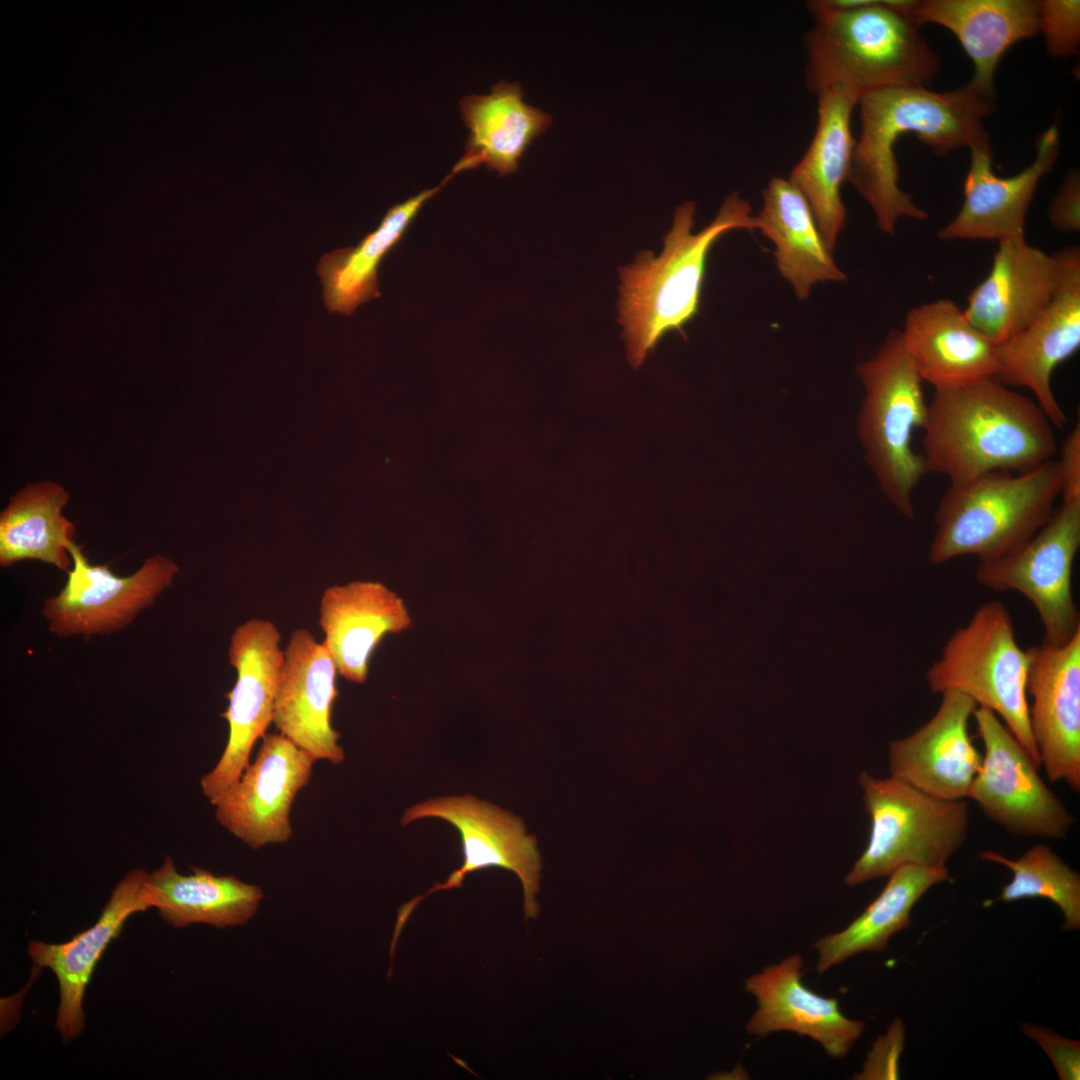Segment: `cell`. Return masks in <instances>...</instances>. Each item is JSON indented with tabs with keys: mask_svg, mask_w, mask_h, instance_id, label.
<instances>
[{
	"mask_svg": "<svg viewBox=\"0 0 1080 1080\" xmlns=\"http://www.w3.org/2000/svg\"><path fill=\"white\" fill-rule=\"evenodd\" d=\"M857 105L861 132L848 181L871 207L879 228L893 235L900 218L928 216L899 186L898 138L913 133L938 156L990 145L984 119L995 110L996 95L971 82L943 92L900 86L864 93Z\"/></svg>",
	"mask_w": 1080,
	"mask_h": 1080,
	"instance_id": "6da1fadb",
	"label": "cell"
},
{
	"mask_svg": "<svg viewBox=\"0 0 1080 1080\" xmlns=\"http://www.w3.org/2000/svg\"><path fill=\"white\" fill-rule=\"evenodd\" d=\"M934 390L922 427L927 472L957 484L1027 472L1055 455L1053 426L1036 401L995 377Z\"/></svg>",
	"mask_w": 1080,
	"mask_h": 1080,
	"instance_id": "7a4b0ae2",
	"label": "cell"
},
{
	"mask_svg": "<svg viewBox=\"0 0 1080 1080\" xmlns=\"http://www.w3.org/2000/svg\"><path fill=\"white\" fill-rule=\"evenodd\" d=\"M815 25L805 36L806 83L813 94L835 84L864 93L925 86L941 64L910 16L888 4L835 9L824 0L807 4Z\"/></svg>",
	"mask_w": 1080,
	"mask_h": 1080,
	"instance_id": "3957f363",
	"label": "cell"
},
{
	"mask_svg": "<svg viewBox=\"0 0 1080 1080\" xmlns=\"http://www.w3.org/2000/svg\"><path fill=\"white\" fill-rule=\"evenodd\" d=\"M694 213L693 202L678 206L661 254L642 252L620 269L618 321L634 367L642 365L664 334L682 331L697 314L707 257L719 237L734 229L756 230L749 202L737 193L727 197L713 221L696 234Z\"/></svg>",
	"mask_w": 1080,
	"mask_h": 1080,
	"instance_id": "277c9868",
	"label": "cell"
},
{
	"mask_svg": "<svg viewBox=\"0 0 1080 1080\" xmlns=\"http://www.w3.org/2000/svg\"><path fill=\"white\" fill-rule=\"evenodd\" d=\"M1061 494L1056 460L1023 473L990 472L950 484L935 513L928 559L941 565L961 556H1002L1035 535Z\"/></svg>",
	"mask_w": 1080,
	"mask_h": 1080,
	"instance_id": "5b68a950",
	"label": "cell"
},
{
	"mask_svg": "<svg viewBox=\"0 0 1080 1080\" xmlns=\"http://www.w3.org/2000/svg\"><path fill=\"white\" fill-rule=\"evenodd\" d=\"M856 372L865 391L857 431L866 461L890 503L914 519L912 495L928 472L911 441L913 431L925 423L928 403L900 332H892Z\"/></svg>",
	"mask_w": 1080,
	"mask_h": 1080,
	"instance_id": "8992f818",
	"label": "cell"
},
{
	"mask_svg": "<svg viewBox=\"0 0 1080 1080\" xmlns=\"http://www.w3.org/2000/svg\"><path fill=\"white\" fill-rule=\"evenodd\" d=\"M1027 669V652L1017 642L1011 615L993 600L949 637L926 681L933 693L956 691L994 712L1040 768L1029 724Z\"/></svg>",
	"mask_w": 1080,
	"mask_h": 1080,
	"instance_id": "52a82bcc",
	"label": "cell"
},
{
	"mask_svg": "<svg viewBox=\"0 0 1080 1080\" xmlns=\"http://www.w3.org/2000/svg\"><path fill=\"white\" fill-rule=\"evenodd\" d=\"M870 817L868 844L845 877L849 886L889 876L904 865L947 868L964 845L969 824L965 799L929 795L890 776H859Z\"/></svg>",
	"mask_w": 1080,
	"mask_h": 1080,
	"instance_id": "ba28073f",
	"label": "cell"
},
{
	"mask_svg": "<svg viewBox=\"0 0 1080 1080\" xmlns=\"http://www.w3.org/2000/svg\"><path fill=\"white\" fill-rule=\"evenodd\" d=\"M1080 547V502H1061L1029 540L997 558L979 561L977 582L997 592L1017 591L1036 609L1043 643L1066 644L1080 631L1072 570Z\"/></svg>",
	"mask_w": 1080,
	"mask_h": 1080,
	"instance_id": "9c48e42d",
	"label": "cell"
},
{
	"mask_svg": "<svg viewBox=\"0 0 1080 1080\" xmlns=\"http://www.w3.org/2000/svg\"><path fill=\"white\" fill-rule=\"evenodd\" d=\"M421 818H440L451 823L459 831L464 861L445 882L435 884L426 893L401 906L393 942L398 941L411 913L423 899L437 891L459 888L468 874L491 867L512 871L519 877L526 920L537 917L541 859L536 839L526 833L521 818L472 795L446 796L418 803L405 811L401 822L407 825Z\"/></svg>",
	"mask_w": 1080,
	"mask_h": 1080,
	"instance_id": "30bf717a",
	"label": "cell"
},
{
	"mask_svg": "<svg viewBox=\"0 0 1080 1080\" xmlns=\"http://www.w3.org/2000/svg\"><path fill=\"white\" fill-rule=\"evenodd\" d=\"M984 755L968 794L1012 835L1062 839L1075 818L1038 773L1039 767L990 709L973 713Z\"/></svg>",
	"mask_w": 1080,
	"mask_h": 1080,
	"instance_id": "8fae6325",
	"label": "cell"
},
{
	"mask_svg": "<svg viewBox=\"0 0 1080 1080\" xmlns=\"http://www.w3.org/2000/svg\"><path fill=\"white\" fill-rule=\"evenodd\" d=\"M281 634L271 621L250 619L230 638L228 661L236 682L225 696L221 714L229 726L224 751L217 764L200 780L209 801L236 782L250 763V754L272 723L275 698L284 658Z\"/></svg>",
	"mask_w": 1080,
	"mask_h": 1080,
	"instance_id": "7c38bea8",
	"label": "cell"
},
{
	"mask_svg": "<svg viewBox=\"0 0 1080 1080\" xmlns=\"http://www.w3.org/2000/svg\"><path fill=\"white\" fill-rule=\"evenodd\" d=\"M72 566L62 590L44 602L49 630L61 637L108 634L129 625L172 585L179 568L155 555L129 576L114 574L107 565H93L76 543L70 548Z\"/></svg>",
	"mask_w": 1080,
	"mask_h": 1080,
	"instance_id": "4fadbf2b",
	"label": "cell"
},
{
	"mask_svg": "<svg viewBox=\"0 0 1080 1080\" xmlns=\"http://www.w3.org/2000/svg\"><path fill=\"white\" fill-rule=\"evenodd\" d=\"M315 759L280 733H266L240 778L210 800L218 823L251 849L286 843L290 811Z\"/></svg>",
	"mask_w": 1080,
	"mask_h": 1080,
	"instance_id": "5bb4252c",
	"label": "cell"
},
{
	"mask_svg": "<svg viewBox=\"0 0 1080 1080\" xmlns=\"http://www.w3.org/2000/svg\"><path fill=\"white\" fill-rule=\"evenodd\" d=\"M1055 254L1057 290L1021 332L999 345L995 378L1008 387L1029 389L1052 426L1062 429L1067 416L1053 393L1051 379L1080 346V250L1073 245Z\"/></svg>",
	"mask_w": 1080,
	"mask_h": 1080,
	"instance_id": "9a60e30c",
	"label": "cell"
},
{
	"mask_svg": "<svg viewBox=\"0 0 1080 1080\" xmlns=\"http://www.w3.org/2000/svg\"><path fill=\"white\" fill-rule=\"evenodd\" d=\"M1028 716L1051 782L1080 791V631L1061 646L1026 648Z\"/></svg>",
	"mask_w": 1080,
	"mask_h": 1080,
	"instance_id": "2e32d148",
	"label": "cell"
},
{
	"mask_svg": "<svg viewBox=\"0 0 1080 1080\" xmlns=\"http://www.w3.org/2000/svg\"><path fill=\"white\" fill-rule=\"evenodd\" d=\"M1035 148L1032 163L1010 177L993 172L991 145L969 148L962 206L938 237L998 242L1024 237L1026 214L1038 184L1058 158L1060 138L1056 125L1037 138Z\"/></svg>",
	"mask_w": 1080,
	"mask_h": 1080,
	"instance_id": "e0dca14e",
	"label": "cell"
},
{
	"mask_svg": "<svg viewBox=\"0 0 1080 1080\" xmlns=\"http://www.w3.org/2000/svg\"><path fill=\"white\" fill-rule=\"evenodd\" d=\"M336 664L304 628L295 629L284 650L273 720L278 733L317 760L340 764V734L331 725L337 697Z\"/></svg>",
	"mask_w": 1080,
	"mask_h": 1080,
	"instance_id": "ac0fdd59",
	"label": "cell"
},
{
	"mask_svg": "<svg viewBox=\"0 0 1080 1080\" xmlns=\"http://www.w3.org/2000/svg\"><path fill=\"white\" fill-rule=\"evenodd\" d=\"M923 726L889 745V770L911 786L938 798H968L982 755L969 735L978 707L970 697L948 691Z\"/></svg>",
	"mask_w": 1080,
	"mask_h": 1080,
	"instance_id": "d6986e66",
	"label": "cell"
},
{
	"mask_svg": "<svg viewBox=\"0 0 1080 1080\" xmlns=\"http://www.w3.org/2000/svg\"><path fill=\"white\" fill-rule=\"evenodd\" d=\"M1059 282L1056 254L1024 237L999 242L987 276L968 296V321L997 345L1021 332L1051 301Z\"/></svg>",
	"mask_w": 1080,
	"mask_h": 1080,
	"instance_id": "ffe728a7",
	"label": "cell"
},
{
	"mask_svg": "<svg viewBox=\"0 0 1080 1080\" xmlns=\"http://www.w3.org/2000/svg\"><path fill=\"white\" fill-rule=\"evenodd\" d=\"M803 960L792 955L745 981L757 1000V1010L746 1025L752 1036L792 1031L818 1042L833 1058L848 1054L863 1034L865 1024L843 1015L837 998L813 992L802 982Z\"/></svg>",
	"mask_w": 1080,
	"mask_h": 1080,
	"instance_id": "44dd1931",
	"label": "cell"
},
{
	"mask_svg": "<svg viewBox=\"0 0 1080 1080\" xmlns=\"http://www.w3.org/2000/svg\"><path fill=\"white\" fill-rule=\"evenodd\" d=\"M147 872L131 870L116 885L98 920L88 929L60 944L31 941L28 953L38 968L55 974L60 992L56 1028L65 1042L77 1037L85 1026L82 1004L97 962L120 934L127 919L149 909L144 897Z\"/></svg>",
	"mask_w": 1080,
	"mask_h": 1080,
	"instance_id": "7402d4cb",
	"label": "cell"
},
{
	"mask_svg": "<svg viewBox=\"0 0 1080 1080\" xmlns=\"http://www.w3.org/2000/svg\"><path fill=\"white\" fill-rule=\"evenodd\" d=\"M816 96V130L788 180L807 201L822 238L833 253L846 219L840 190L850 173L856 142L851 117L860 95L848 86L835 84L820 90Z\"/></svg>",
	"mask_w": 1080,
	"mask_h": 1080,
	"instance_id": "603a6c76",
	"label": "cell"
},
{
	"mask_svg": "<svg viewBox=\"0 0 1080 1080\" xmlns=\"http://www.w3.org/2000/svg\"><path fill=\"white\" fill-rule=\"evenodd\" d=\"M900 335L921 379L934 389L992 378L998 372L999 345L950 299L911 309Z\"/></svg>",
	"mask_w": 1080,
	"mask_h": 1080,
	"instance_id": "cb8c5ba5",
	"label": "cell"
},
{
	"mask_svg": "<svg viewBox=\"0 0 1080 1080\" xmlns=\"http://www.w3.org/2000/svg\"><path fill=\"white\" fill-rule=\"evenodd\" d=\"M411 623L404 601L380 582L332 585L321 596L322 644L338 673L353 683L366 681L370 657L383 637L400 633Z\"/></svg>",
	"mask_w": 1080,
	"mask_h": 1080,
	"instance_id": "d4e9b609",
	"label": "cell"
},
{
	"mask_svg": "<svg viewBox=\"0 0 1080 1080\" xmlns=\"http://www.w3.org/2000/svg\"><path fill=\"white\" fill-rule=\"evenodd\" d=\"M908 15L918 27L937 24L952 32L973 62L970 82L991 95H996L994 76L1005 52L1040 34L1035 0L914 1Z\"/></svg>",
	"mask_w": 1080,
	"mask_h": 1080,
	"instance_id": "484cf974",
	"label": "cell"
},
{
	"mask_svg": "<svg viewBox=\"0 0 1080 1080\" xmlns=\"http://www.w3.org/2000/svg\"><path fill=\"white\" fill-rule=\"evenodd\" d=\"M144 897L175 928L194 923L225 928L253 918L263 891L233 875L219 876L199 867H192L191 874H180L167 856L158 869L147 873Z\"/></svg>",
	"mask_w": 1080,
	"mask_h": 1080,
	"instance_id": "4316f807",
	"label": "cell"
},
{
	"mask_svg": "<svg viewBox=\"0 0 1080 1080\" xmlns=\"http://www.w3.org/2000/svg\"><path fill=\"white\" fill-rule=\"evenodd\" d=\"M762 198V209L754 215L756 229L775 245L776 266L800 300L806 299L818 282L846 279L807 201L789 180L772 177L762 190Z\"/></svg>",
	"mask_w": 1080,
	"mask_h": 1080,
	"instance_id": "83f0119b",
	"label": "cell"
},
{
	"mask_svg": "<svg viewBox=\"0 0 1080 1080\" xmlns=\"http://www.w3.org/2000/svg\"><path fill=\"white\" fill-rule=\"evenodd\" d=\"M459 107L469 130L462 158L470 169L484 164L501 177L518 170L525 150L553 121L523 101L519 83L504 80L488 94L462 98Z\"/></svg>",
	"mask_w": 1080,
	"mask_h": 1080,
	"instance_id": "f1b7e54d",
	"label": "cell"
},
{
	"mask_svg": "<svg viewBox=\"0 0 1080 1080\" xmlns=\"http://www.w3.org/2000/svg\"><path fill=\"white\" fill-rule=\"evenodd\" d=\"M458 174H450L436 187L426 189L390 207L378 227L353 247L324 254L316 272L329 312L350 316L362 303L380 297L378 269L383 259L403 238L424 204Z\"/></svg>",
	"mask_w": 1080,
	"mask_h": 1080,
	"instance_id": "f546056e",
	"label": "cell"
},
{
	"mask_svg": "<svg viewBox=\"0 0 1080 1080\" xmlns=\"http://www.w3.org/2000/svg\"><path fill=\"white\" fill-rule=\"evenodd\" d=\"M68 500L69 493L53 481L28 484L11 496L0 514V565L38 560L67 572L76 533L63 515Z\"/></svg>",
	"mask_w": 1080,
	"mask_h": 1080,
	"instance_id": "4dcf8cb0",
	"label": "cell"
},
{
	"mask_svg": "<svg viewBox=\"0 0 1080 1080\" xmlns=\"http://www.w3.org/2000/svg\"><path fill=\"white\" fill-rule=\"evenodd\" d=\"M949 877L947 868L904 865L893 871L883 890L861 915L844 930L816 942L818 972H825L859 953L885 950L889 939L911 924V910L920 898Z\"/></svg>",
	"mask_w": 1080,
	"mask_h": 1080,
	"instance_id": "1f68e13d",
	"label": "cell"
},
{
	"mask_svg": "<svg viewBox=\"0 0 1080 1080\" xmlns=\"http://www.w3.org/2000/svg\"><path fill=\"white\" fill-rule=\"evenodd\" d=\"M979 856L1007 867L1013 874L1011 881L1002 887L998 901L1047 899L1063 913L1062 930L1080 928V875L1049 846L1034 845L1014 860L991 850L983 851Z\"/></svg>",
	"mask_w": 1080,
	"mask_h": 1080,
	"instance_id": "d6a6232c",
	"label": "cell"
},
{
	"mask_svg": "<svg viewBox=\"0 0 1080 1080\" xmlns=\"http://www.w3.org/2000/svg\"><path fill=\"white\" fill-rule=\"evenodd\" d=\"M1039 3L1040 33L1054 58L1075 55L1080 43V2L1042 0Z\"/></svg>",
	"mask_w": 1080,
	"mask_h": 1080,
	"instance_id": "836d02e7",
	"label": "cell"
},
{
	"mask_svg": "<svg viewBox=\"0 0 1080 1080\" xmlns=\"http://www.w3.org/2000/svg\"><path fill=\"white\" fill-rule=\"evenodd\" d=\"M1021 1030L1037 1042L1051 1060L1059 1079H1080V1042L1065 1038L1047 1028L1031 1023L1021 1024Z\"/></svg>",
	"mask_w": 1080,
	"mask_h": 1080,
	"instance_id": "e575fe53",
	"label": "cell"
},
{
	"mask_svg": "<svg viewBox=\"0 0 1080 1080\" xmlns=\"http://www.w3.org/2000/svg\"><path fill=\"white\" fill-rule=\"evenodd\" d=\"M1048 217L1059 232L1071 233L1080 229V178L1077 170L1067 173L1060 189L1048 208Z\"/></svg>",
	"mask_w": 1080,
	"mask_h": 1080,
	"instance_id": "d590c367",
	"label": "cell"
},
{
	"mask_svg": "<svg viewBox=\"0 0 1080 1080\" xmlns=\"http://www.w3.org/2000/svg\"><path fill=\"white\" fill-rule=\"evenodd\" d=\"M1057 462L1061 502H1080V422L1072 428L1060 448Z\"/></svg>",
	"mask_w": 1080,
	"mask_h": 1080,
	"instance_id": "8d00e7d4",
	"label": "cell"
},
{
	"mask_svg": "<svg viewBox=\"0 0 1080 1080\" xmlns=\"http://www.w3.org/2000/svg\"><path fill=\"white\" fill-rule=\"evenodd\" d=\"M903 1040H904V1029H903L902 1022L898 1020L895 1023H893V1025L890 1027V1029L888 1030V1034L885 1035V1037L880 1038L879 1041L877 1043H875V1045L873 1047V1050L871 1051V1054L869 1055V1057H868V1059H867V1061L865 1063V1068H864V1071H863V1073L861 1075L865 1076L874 1067H883L884 1066V1067H888V1069L886 1068L887 1072H886V1070L884 1068V1070L886 1072L885 1075H884L885 1078L886 1079L896 1078L895 1076L898 1075L897 1063H898V1058H899V1055H900L902 1047H903ZM876 1070H879V1071H876V1072H879L878 1076L875 1073L877 1078L881 1077L882 1076V1072H881L882 1068L881 1069L877 1068ZM873 1073L871 1075L872 1077H873ZM870 1074H871V1072H870ZM870 1074H868V1075H870Z\"/></svg>",
	"mask_w": 1080,
	"mask_h": 1080,
	"instance_id": "74e56055",
	"label": "cell"
}]
</instances>
